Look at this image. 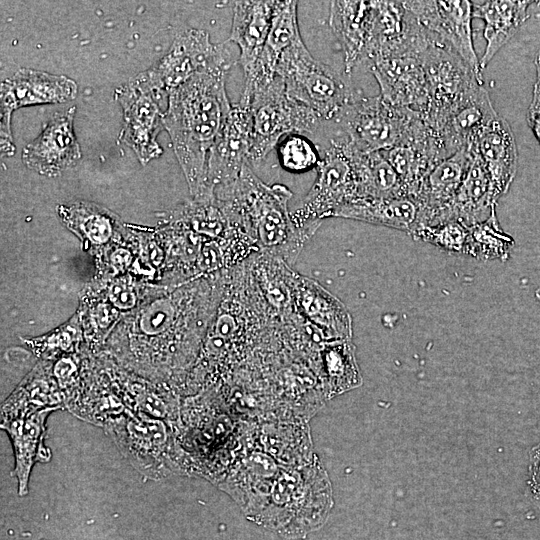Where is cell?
Listing matches in <instances>:
<instances>
[{"mask_svg":"<svg viewBox=\"0 0 540 540\" xmlns=\"http://www.w3.org/2000/svg\"><path fill=\"white\" fill-rule=\"evenodd\" d=\"M232 58L197 72L168 96L164 127L196 201H211L206 183L209 151L222 130L232 105L225 79Z\"/></svg>","mask_w":540,"mask_h":540,"instance_id":"6da1fadb","label":"cell"},{"mask_svg":"<svg viewBox=\"0 0 540 540\" xmlns=\"http://www.w3.org/2000/svg\"><path fill=\"white\" fill-rule=\"evenodd\" d=\"M291 197L285 185L265 183L246 164L234 185L215 199L226 202L240 217L258 252L292 266L310 239L292 221Z\"/></svg>","mask_w":540,"mask_h":540,"instance_id":"7a4b0ae2","label":"cell"},{"mask_svg":"<svg viewBox=\"0 0 540 540\" xmlns=\"http://www.w3.org/2000/svg\"><path fill=\"white\" fill-rule=\"evenodd\" d=\"M361 152L382 151L410 139L425 123L422 114L397 107L380 95L353 92L333 119Z\"/></svg>","mask_w":540,"mask_h":540,"instance_id":"3957f363","label":"cell"},{"mask_svg":"<svg viewBox=\"0 0 540 540\" xmlns=\"http://www.w3.org/2000/svg\"><path fill=\"white\" fill-rule=\"evenodd\" d=\"M316 179L300 205L291 212L295 226L311 239L326 218L358 198L351 144L343 134L331 139L316 168Z\"/></svg>","mask_w":540,"mask_h":540,"instance_id":"277c9868","label":"cell"},{"mask_svg":"<svg viewBox=\"0 0 540 540\" xmlns=\"http://www.w3.org/2000/svg\"><path fill=\"white\" fill-rule=\"evenodd\" d=\"M289 97L332 120L352 96L344 79L331 67L315 59L302 38L280 57L276 68Z\"/></svg>","mask_w":540,"mask_h":540,"instance_id":"5b68a950","label":"cell"},{"mask_svg":"<svg viewBox=\"0 0 540 540\" xmlns=\"http://www.w3.org/2000/svg\"><path fill=\"white\" fill-rule=\"evenodd\" d=\"M252 143L249 165L261 163L292 133L315 134L322 119L309 107L289 97L279 76L266 86L257 89L251 100Z\"/></svg>","mask_w":540,"mask_h":540,"instance_id":"8992f818","label":"cell"},{"mask_svg":"<svg viewBox=\"0 0 540 540\" xmlns=\"http://www.w3.org/2000/svg\"><path fill=\"white\" fill-rule=\"evenodd\" d=\"M103 427L123 456L145 477L158 480L177 469L172 424L125 410Z\"/></svg>","mask_w":540,"mask_h":540,"instance_id":"52a82bcc","label":"cell"},{"mask_svg":"<svg viewBox=\"0 0 540 540\" xmlns=\"http://www.w3.org/2000/svg\"><path fill=\"white\" fill-rule=\"evenodd\" d=\"M114 95L123 110L120 141L135 152L143 165L158 158L163 149L157 136L165 129L166 110L162 107L164 101L168 102V94L149 69L118 87Z\"/></svg>","mask_w":540,"mask_h":540,"instance_id":"ba28073f","label":"cell"},{"mask_svg":"<svg viewBox=\"0 0 540 540\" xmlns=\"http://www.w3.org/2000/svg\"><path fill=\"white\" fill-rule=\"evenodd\" d=\"M419 56L429 97L423 117L434 128L456 103L475 87L482 85L483 79L454 50L436 40L433 35Z\"/></svg>","mask_w":540,"mask_h":540,"instance_id":"9c48e42d","label":"cell"},{"mask_svg":"<svg viewBox=\"0 0 540 540\" xmlns=\"http://www.w3.org/2000/svg\"><path fill=\"white\" fill-rule=\"evenodd\" d=\"M252 125L251 106L232 105L207 158L206 183L211 197L215 198L233 186L249 164Z\"/></svg>","mask_w":540,"mask_h":540,"instance_id":"30bf717a","label":"cell"},{"mask_svg":"<svg viewBox=\"0 0 540 540\" xmlns=\"http://www.w3.org/2000/svg\"><path fill=\"white\" fill-rule=\"evenodd\" d=\"M419 24L454 50L482 78L472 36V2L466 0L404 1ZM483 79V78H482Z\"/></svg>","mask_w":540,"mask_h":540,"instance_id":"8fae6325","label":"cell"},{"mask_svg":"<svg viewBox=\"0 0 540 540\" xmlns=\"http://www.w3.org/2000/svg\"><path fill=\"white\" fill-rule=\"evenodd\" d=\"M291 293L295 313L321 342L352 337V318L346 306L319 282L293 271Z\"/></svg>","mask_w":540,"mask_h":540,"instance_id":"7c38bea8","label":"cell"},{"mask_svg":"<svg viewBox=\"0 0 540 540\" xmlns=\"http://www.w3.org/2000/svg\"><path fill=\"white\" fill-rule=\"evenodd\" d=\"M227 58L231 53L225 43L213 44L207 31L188 28L175 36L168 52L150 70L169 96L197 72Z\"/></svg>","mask_w":540,"mask_h":540,"instance_id":"4fadbf2b","label":"cell"},{"mask_svg":"<svg viewBox=\"0 0 540 540\" xmlns=\"http://www.w3.org/2000/svg\"><path fill=\"white\" fill-rule=\"evenodd\" d=\"M275 1H236L228 41L240 50L239 64L244 72V86L238 103L251 106L258 63L272 22Z\"/></svg>","mask_w":540,"mask_h":540,"instance_id":"5bb4252c","label":"cell"},{"mask_svg":"<svg viewBox=\"0 0 540 540\" xmlns=\"http://www.w3.org/2000/svg\"><path fill=\"white\" fill-rule=\"evenodd\" d=\"M76 107L55 112L41 133L22 151V161L41 175L54 177L74 166L81 158L73 130Z\"/></svg>","mask_w":540,"mask_h":540,"instance_id":"9a60e30c","label":"cell"},{"mask_svg":"<svg viewBox=\"0 0 540 540\" xmlns=\"http://www.w3.org/2000/svg\"><path fill=\"white\" fill-rule=\"evenodd\" d=\"M473 155L472 145L463 147L440 161L427 174L413 198L419 209L415 228L449 221L450 206Z\"/></svg>","mask_w":540,"mask_h":540,"instance_id":"2e32d148","label":"cell"},{"mask_svg":"<svg viewBox=\"0 0 540 540\" xmlns=\"http://www.w3.org/2000/svg\"><path fill=\"white\" fill-rule=\"evenodd\" d=\"M390 104L425 114L429 104L426 78L419 55L380 58L368 66Z\"/></svg>","mask_w":540,"mask_h":540,"instance_id":"e0dca14e","label":"cell"},{"mask_svg":"<svg viewBox=\"0 0 540 540\" xmlns=\"http://www.w3.org/2000/svg\"><path fill=\"white\" fill-rule=\"evenodd\" d=\"M0 92L1 121L11 122L12 112L18 108L72 101L78 87L65 75L20 68L1 83Z\"/></svg>","mask_w":540,"mask_h":540,"instance_id":"ac0fdd59","label":"cell"},{"mask_svg":"<svg viewBox=\"0 0 540 540\" xmlns=\"http://www.w3.org/2000/svg\"><path fill=\"white\" fill-rule=\"evenodd\" d=\"M381 152L398 174L411 198H414L433 167L449 157L440 137L427 122L407 141Z\"/></svg>","mask_w":540,"mask_h":540,"instance_id":"d6986e66","label":"cell"},{"mask_svg":"<svg viewBox=\"0 0 540 540\" xmlns=\"http://www.w3.org/2000/svg\"><path fill=\"white\" fill-rule=\"evenodd\" d=\"M497 116L489 93L482 84L456 103L432 129L451 156L463 147L471 146L479 133Z\"/></svg>","mask_w":540,"mask_h":540,"instance_id":"ffe728a7","label":"cell"},{"mask_svg":"<svg viewBox=\"0 0 540 540\" xmlns=\"http://www.w3.org/2000/svg\"><path fill=\"white\" fill-rule=\"evenodd\" d=\"M472 149L486 168L499 199L508 191L517 171L518 153L509 123L498 115L479 133Z\"/></svg>","mask_w":540,"mask_h":540,"instance_id":"44dd1931","label":"cell"},{"mask_svg":"<svg viewBox=\"0 0 540 540\" xmlns=\"http://www.w3.org/2000/svg\"><path fill=\"white\" fill-rule=\"evenodd\" d=\"M375 1H331L329 24L338 38L344 55V70L351 74L364 65L368 48Z\"/></svg>","mask_w":540,"mask_h":540,"instance_id":"7402d4cb","label":"cell"},{"mask_svg":"<svg viewBox=\"0 0 540 540\" xmlns=\"http://www.w3.org/2000/svg\"><path fill=\"white\" fill-rule=\"evenodd\" d=\"M56 408H45L26 417L1 423V428L8 434L14 453L15 466L12 476L18 482V494L28 492L29 478L36 462H48L51 451L44 445L46 420Z\"/></svg>","mask_w":540,"mask_h":540,"instance_id":"603a6c76","label":"cell"},{"mask_svg":"<svg viewBox=\"0 0 540 540\" xmlns=\"http://www.w3.org/2000/svg\"><path fill=\"white\" fill-rule=\"evenodd\" d=\"M246 263L257 289L272 311L284 322H295L299 316L292 301V266L261 252L252 254Z\"/></svg>","mask_w":540,"mask_h":540,"instance_id":"cb8c5ba5","label":"cell"},{"mask_svg":"<svg viewBox=\"0 0 540 540\" xmlns=\"http://www.w3.org/2000/svg\"><path fill=\"white\" fill-rule=\"evenodd\" d=\"M531 3L514 0L472 1L473 17L485 23L483 35L487 44L479 59L481 70L529 18L528 7Z\"/></svg>","mask_w":540,"mask_h":540,"instance_id":"d4e9b609","label":"cell"},{"mask_svg":"<svg viewBox=\"0 0 540 540\" xmlns=\"http://www.w3.org/2000/svg\"><path fill=\"white\" fill-rule=\"evenodd\" d=\"M418 205L408 196L391 198H356L340 207L332 217L346 218L402 230L415 228Z\"/></svg>","mask_w":540,"mask_h":540,"instance_id":"484cf974","label":"cell"},{"mask_svg":"<svg viewBox=\"0 0 540 540\" xmlns=\"http://www.w3.org/2000/svg\"><path fill=\"white\" fill-rule=\"evenodd\" d=\"M471 165L456 192L449 211V221L472 226L485 221L495 210L496 198L481 159L473 150Z\"/></svg>","mask_w":540,"mask_h":540,"instance_id":"4316f807","label":"cell"},{"mask_svg":"<svg viewBox=\"0 0 540 540\" xmlns=\"http://www.w3.org/2000/svg\"><path fill=\"white\" fill-rule=\"evenodd\" d=\"M297 7V1H275L270 31L258 63L254 93L275 78L280 57L301 39Z\"/></svg>","mask_w":540,"mask_h":540,"instance_id":"83f0119b","label":"cell"},{"mask_svg":"<svg viewBox=\"0 0 540 540\" xmlns=\"http://www.w3.org/2000/svg\"><path fill=\"white\" fill-rule=\"evenodd\" d=\"M49 370L42 366L26 377L1 406V423L26 417L45 408L59 409L64 397Z\"/></svg>","mask_w":540,"mask_h":540,"instance_id":"f1b7e54d","label":"cell"},{"mask_svg":"<svg viewBox=\"0 0 540 540\" xmlns=\"http://www.w3.org/2000/svg\"><path fill=\"white\" fill-rule=\"evenodd\" d=\"M351 149L358 198L408 196L398 174L381 151L361 152L352 144Z\"/></svg>","mask_w":540,"mask_h":540,"instance_id":"f546056e","label":"cell"},{"mask_svg":"<svg viewBox=\"0 0 540 540\" xmlns=\"http://www.w3.org/2000/svg\"><path fill=\"white\" fill-rule=\"evenodd\" d=\"M319 352L324 380L330 393H342L361 385L362 378L351 339L322 342Z\"/></svg>","mask_w":540,"mask_h":540,"instance_id":"4dcf8cb0","label":"cell"},{"mask_svg":"<svg viewBox=\"0 0 540 540\" xmlns=\"http://www.w3.org/2000/svg\"><path fill=\"white\" fill-rule=\"evenodd\" d=\"M57 211L67 227L94 243L107 241L118 225L114 214L92 203L74 202Z\"/></svg>","mask_w":540,"mask_h":540,"instance_id":"1f68e13d","label":"cell"},{"mask_svg":"<svg viewBox=\"0 0 540 540\" xmlns=\"http://www.w3.org/2000/svg\"><path fill=\"white\" fill-rule=\"evenodd\" d=\"M513 246V238L500 227L496 210L485 221L469 226L466 255L483 261H504L509 257Z\"/></svg>","mask_w":540,"mask_h":540,"instance_id":"d6a6232c","label":"cell"},{"mask_svg":"<svg viewBox=\"0 0 540 540\" xmlns=\"http://www.w3.org/2000/svg\"><path fill=\"white\" fill-rule=\"evenodd\" d=\"M414 240L430 243L449 253L466 255L469 226L458 220L421 225L409 234Z\"/></svg>","mask_w":540,"mask_h":540,"instance_id":"836d02e7","label":"cell"},{"mask_svg":"<svg viewBox=\"0 0 540 540\" xmlns=\"http://www.w3.org/2000/svg\"><path fill=\"white\" fill-rule=\"evenodd\" d=\"M276 149L280 165L291 173H304L316 169L321 161L317 146L301 133L285 136Z\"/></svg>","mask_w":540,"mask_h":540,"instance_id":"e575fe53","label":"cell"},{"mask_svg":"<svg viewBox=\"0 0 540 540\" xmlns=\"http://www.w3.org/2000/svg\"><path fill=\"white\" fill-rule=\"evenodd\" d=\"M532 479L535 491L540 494V446L532 455Z\"/></svg>","mask_w":540,"mask_h":540,"instance_id":"d590c367","label":"cell"},{"mask_svg":"<svg viewBox=\"0 0 540 540\" xmlns=\"http://www.w3.org/2000/svg\"><path fill=\"white\" fill-rule=\"evenodd\" d=\"M527 122L540 145V112H528Z\"/></svg>","mask_w":540,"mask_h":540,"instance_id":"8d00e7d4","label":"cell"},{"mask_svg":"<svg viewBox=\"0 0 540 540\" xmlns=\"http://www.w3.org/2000/svg\"><path fill=\"white\" fill-rule=\"evenodd\" d=\"M536 81L534 84L532 102L529 106L528 112H540V73H536Z\"/></svg>","mask_w":540,"mask_h":540,"instance_id":"74e56055","label":"cell"},{"mask_svg":"<svg viewBox=\"0 0 540 540\" xmlns=\"http://www.w3.org/2000/svg\"><path fill=\"white\" fill-rule=\"evenodd\" d=\"M535 66H536V73H540V50L539 52L537 53L536 57H535Z\"/></svg>","mask_w":540,"mask_h":540,"instance_id":"f35d334b","label":"cell"},{"mask_svg":"<svg viewBox=\"0 0 540 540\" xmlns=\"http://www.w3.org/2000/svg\"><path fill=\"white\" fill-rule=\"evenodd\" d=\"M535 296L537 297V299L540 301V288H538L535 292Z\"/></svg>","mask_w":540,"mask_h":540,"instance_id":"ab89813d","label":"cell"}]
</instances>
